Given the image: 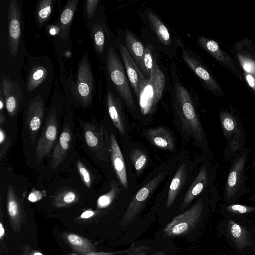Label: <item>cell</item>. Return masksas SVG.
<instances>
[{
	"label": "cell",
	"mask_w": 255,
	"mask_h": 255,
	"mask_svg": "<svg viewBox=\"0 0 255 255\" xmlns=\"http://www.w3.org/2000/svg\"><path fill=\"white\" fill-rule=\"evenodd\" d=\"M218 231L237 255H250L255 253V228L247 220L224 218L219 223Z\"/></svg>",
	"instance_id": "obj_1"
},
{
	"label": "cell",
	"mask_w": 255,
	"mask_h": 255,
	"mask_svg": "<svg viewBox=\"0 0 255 255\" xmlns=\"http://www.w3.org/2000/svg\"><path fill=\"white\" fill-rule=\"evenodd\" d=\"M250 152V148L245 147L230 161L223 188V203H236L250 192L246 172L249 169L247 162Z\"/></svg>",
	"instance_id": "obj_2"
},
{
	"label": "cell",
	"mask_w": 255,
	"mask_h": 255,
	"mask_svg": "<svg viewBox=\"0 0 255 255\" xmlns=\"http://www.w3.org/2000/svg\"><path fill=\"white\" fill-rule=\"evenodd\" d=\"M175 107L183 129L190 134L205 152L209 150L208 144L200 119L190 95L181 84L175 88Z\"/></svg>",
	"instance_id": "obj_3"
},
{
	"label": "cell",
	"mask_w": 255,
	"mask_h": 255,
	"mask_svg": "<svg viewBox=\"0 0 255 255\" xmlns=\"http://www.w3.org/2000/svg\"><path fill=\"white\" fill-rule=\"evenodd\" d=\"M219 117L223 136L227 142L224 150V159L226 162H229L245 148L247 134L242 124L231 113L222 112Z\"/></svg>",
	"instance_id": "obj_4"
},
{
	"label": "cell",
	"mask_w": 255,
	"mask_h": 255,
	"mask_svg": "<svg viewBox=\"0 0 255 255\" xmlns=\"http://www.w3.org/2000/svg\"><path fill=\"white\" fill-rule=\"evenodd\" d=\"M165 85V79L157 63L154 65L149 78L140 87L137 98L141 112L144 115L155 110L161 99Z\"/></svg>",
	"instance_id": "obj_5"
},
{
	"label": "cell",
	"mask_w": 255,
	"mask_h": 255,
	"mask_svg": "<svg viewBox=\"0 0 255 255\" xmlns=\"http://www.w3.org/2000/svg\"><path fill=\"white\" fill-rule=\"evenodd\" d=\"M107 70L116 90L126 105L131 110L135 108L133 96L123 66L115 50L109 47L107 56Z\"/></svg>",
	"instance_id": "obj_6"
},
{
	"label": "cell",
	"mask_w": 255,
	"mask_h": 255,
	"mask_svg": "<svg viewBox=\"0 0 255 255\" xmlns=\"http://www.w3.org/2000/svg\"><path fill=\"white\" fill-rule=\"evenodd\" d=\"M204 209L202 198L183 213L176 216L164 228L163 232L169 237L182 236L193 230L201 221Z\"/></svg>",
	"instance_id": "obj_7"
},
{
	"label": "cell",
	"mask_w": 255,
	"mask_h": 255,
	"mask_svg": "<svg viewBox=\"0 0 255 255\" xmlns=\"http://www.w3.org/2000/svg\"><path fill=\"white\" fill-rule=\"evenodd\" d=\"M165 175L166 172L159 173L136 193L122 218V225L127 226L134 220L144 207L153 192L164 179Z\"/></svg>",
	"instance_id": "obj_8"
},
{
	"label": "cell",
	"mask_w": 255,
	"mask_h": 255,
	"mask_svg": "<svg viewBox=\"0 0 255 255\" xmlns=\"http://www.w3.org/2000/svg\"><path fill=\"white\" fill-rule=\"evenodd\" d=\"M58 133V121L56 112L52 109L46 120L44 127L37 141L35 156L38 163L49 155L56 142Z\"/></svg>",
	"instance_id": "obj_9"
},
{
	"label": "cell",
	"mask_w": 255,
	"mask_h": 255,
	"mask_svg": "<svg viewBox=\"0 0 255 255\" xmlns=\"http://www.w3.org/2000/svg\"><path fill=\"white\" fill-rule=\"evenodd\" d=\"M93 87V76L88 56L85 53L78 64L76 85L78 95L83 106L91 103Z\"/></svg>",
	"instance_id": "obj_10"
},
{
	"label": "cell",
	"mask_w": 255,
	"mask_h": 255,
	"mask_svg": "<svg viewBox=\"0 0 255 255\" xmlns=\"http://www.w3.org/2000/svg\"><path fill=\"white\" fill-rule=\"evenodd\" d=\"M84 138L92 151L104 159L108 151L107 132L103 127L94 123L83 124Z\"/></svg>",
	"instance_id": "obj_11"
},
{
	"label": "cell",
	"mask_w": 255,
	"mask_h": 255,
	"mask_svg": "<svg viewBox=\"0 0 255 255\" xmlns=\"http://www.w3.org/2000/svg\"><path fill=\"white\" fill-rule=\"evenodd\" d=\"M215 177V169L211 168L210 165L207 163H203L188 190L180 209L183 210L214 181Z\"/></svg>",
	"instance_id": "obj_12"
},
{
	"label": "cell",
	"mask_w": 255,
	"mask_h": 255,
	"mask_svg": "<svg viewBox=\"0 0 255 255\" xmlns=\"http://www.w3.org/2000/svg\"><path fill=\"white\" fill-rule=\"evenodd\" d=\"M20 9L15 0H10L8 6V46L10 53L16 55L21 36Z\"/></svg>",
	"instance_id": "obj_13"
},
{
	"label": "cell",
	"mask_w": 255,
	"mask_h": 255,
	"mask_svg": "<svg viewBox=\"0 0 255 255\" xmlns=\"http://www.w3.org/2000/svg\"><path fill=\"white\" fill-rule=\"evenodd\" d=\"M119 50L128 78L137 97L139 94L140 87L147 77L142 72L127 47L120 44Z\"/></svg>",
	"instance_id": "obj_14"
},
{
	"label": "cell",
	"mask_w": 255,
	"mask_h": 255,
	"mask_svg": "<svg viewBox=\"0 0 255 255\" xmlns=\"http://www.w3.org/2000/svg\"><path fill=\"white\" fill-rule=\"evenodd\" d=\"M44 113V104L40 96L30 102L26 116L25 125L33 144L41 127Z\"/></svg>",
	"instance_id": "obj_15"
},
{
	"label": "cell",
	"mask_w": 255,
	"mask_h": 255,
	"mask_svg": "<svg viewBox=\"0 0 255 255\" xmlns=\"http://www.w3.org/2000/svg\"><path fill=\"white\" fill-rule=\"evenodd\" d=\"M108 151L110 153L111 163L120 184L124 188L128 187L126 167L124 157L115 136L110 134L108 142Z\"/></svg>",
	"instance_id": "obj_16"
},
{
	"label": "cell",
	"mask_w": 255,
	"mask_h": 255,
	"mask_svg": "<svg viewBox=\"0 0 255 255\" xmlns=\"http://www.w3.org/2000/svg\"><path fill=\"white\" fill-rule=\"evenodd\" d=\"M72 132L70 126L66 124L53 152L51 167L55 169L62 163L70 147Z\"/></svg>",
	"instance_id": "obj_17"
},
{
	"label": "cell",
	"mask_w": 255,
	"mask_h": 255,
	"mask_svg": "<svg viewBox=\"0 0 255 255\" xmlns=\"http://www.w3.org/2000/svg\"><path fill=\"white\" fill-rule=\"evenodd\" d=\"M125 39L128 50L143 74L147 78H149L150 75L144 64L145 47L143 43L129 30H127L125 32Z\"/></svg>",
	"instance_id": "obj_18"
},
{
	"label": "cell",
	"mask_w": 255,
	"mask_h": 255,
	"mask_svg": "<svg viewBox=\"0 0 255 255\" xmlns=\"http://www.w3.org/2000/svg\"><path fill=\"white\" fill-rule=\"evenodd\" d=\"M221 215L226 218L236 220H247L248 218L255 213V205H249L236 203L220 204Z\"/></svg>",
	"instance_id": "obj_19"
},
{
	"label": "cell",
	"mask_w": 255,
	"mask_h": 255,
	"mask_svg": "<svg viewBox=\"0 0 255 255\" xmlns=\"http://www.w3.org/2000/svg\"><path fill=\"white\" fill-rule=\"evenodd\" d=\"M146 136L154 146L165 150H173L175 147L174 140L169 131L159 127L147 130Z\"/></svg>",
	"instance_id": "obj_20"
},
{
	"label": "cell",
	"mask_w": 255,
	"mask_h": 255,
	"mask_svg": "<svg viewBox=\"0 0 255 255\" xmlns=\"http://www.w3.org/2000/svg\"><path fill=\"white\" fill-rule=\"evenodd\" d=\"M7 207L8 215L13 228L17 230L21 226L22 209L20 199L14 188L9 185L7 189Z\"/></svg>",
	"instance_id": "obj_21"
},
{
	"label": "cell",
	"mask_w": 255,
	"mask_h": 255,
	"mask_svg": "<svg viewBox=\"0 0 255 255\" xmlns=\"http://www.w3.org/2000/svg\"><path fill=\"white\" fill-rule=\"evenodd\" d=\"M1 80L6 108L10 116H13L17 111L21 95L17 92L15 83L8 78L2 75Z\"/></svg>",
	"instance_id": "obj_22"
},
{
	"label": "cell",
	"mask_w": 255,
	"mask_h": 255,
	"mask_svg": "<svg viewBox=\"0 0 255 255\" xmlns=\"http://www.w3.org/2000/svg\"><path fill=\"white\" fill-rule=\"evenodd\" d=\"M107 106L110 117L118 131L125 132L124 115L120 100L109 91L107 94Z\"/></svg>",
	"instance_id": "obj_23"
},
{
	"label": "cell",
	"mask_w": 255,
	"mask_h": 255,
	"mask_svg": "<svg viewBox=\"0 0 255 255\" xmlns=\"http://www.w3.org/2000/svg\"><path fill=\"white\" fill-rule=\"evenodd\" d=\"M187 169L184 163L178 169L170 183L166 201V208H169L174 202L186 178Z\"/></svg>",
	"instance_id": "obj_24"
},
{
	"label": "cell",
	"mask_w": 255,
	"mask_h": 255,
	"mask_svg": "<svg viewBox=\"0 0 255 255\" xmlns=\"http://www.w3.org/2000/svg\"><path fill=\"white\" fill-rule=\"evenodd\" d=\"M182 57L186 64L199 78L210 86H214L209 72L185 49L182 51Z\"/></svg>",
	"instance_id": "obj_25"
},
{
	"label": "cell",
	"mask_w": 255,
	"mask_h": 255,
	"mask_svg": "<svg viewBox=\"0 0 255 255\" xmlns=\"http://www.w3.org/2000/svg\"><path fill=\"white\" fill-rule=\"evenodd\" d=\"M65 236L71 246L78 253L84 255L96 252L95 247L88 239L73 233L67 234Z\"/></svg>",
	"instance_id": "obj_26"
},
{
	"label": "cell",
	"mask_w": 255,
	"mask_h": 255,
	"mask_svg": "<svg viewBox=\"0 0 255 255\" xmlns=\"http://www.w3.org/2000/svg\"><path fill=\"white\" fill-rule=\"evenodd\" d=\"M149 21L154 31L161 42L165 45L171 43V37L169 31L159 17L152 12H148Z\"/></svg>",
	"instance_id": "obj_27"
},
{
	"label": "cell",
	"mask_w": 255,
	"mask_h": 255,
	"mask_svg": "<svg viewBox=\"0 0 255 255\" xmlns=\"http://www.w3.org/2000/svg\"><path fill=\"white\" fill-rule=\"evenodd\" d=\"M79 195L74 190L66 189L57 194L53 198V204L57 207L66 206L77 202Z\"/></svg>",
	"instance_id": "obj_28"
},
{
	"label": "cell",
	"mask_w": 255,
	"mask_h": 255,
	"mask_svg": "<svg viewBox=\"0 0 255 255\" xmlns=\"http://www.w3.org/2000/svg\"><path fill=\"white\" fill-rule=\"evenodd\" d=\"M48 74L47 69L42 66H37L32 70L29 75L27 89L29 92L34 90L45 79Z\"/></svg>",
	"instance_id": "obj_29"
},
{
	"label": "cell",
	"mask_w": 255,
	"mask_h": 255,
	"mask_svg": "<svg viewBox=\"0 0 255 255\" xmlns=\"http://www.w3.org/2000/svg\"><path fill=\"white\" fill-rule=\"evenodd\" d=\"M120 191L118 183L113 180L110 184V190L106 194L100 196L97 201L98 208L102 209L108 207L113 202Z\"/></svg>",
	"instance_id": "obj_30"
},
{
	"label": "cell",
	"mask_w": 255,
	"mask_h": 255,
	"mask_svg": "<svg viewBox=\"0 0 255 255\" xmlns=\"http://www.w3.org/2000/svg\"><path fill=\"white\" fill-rule=\"evenodd\" d=\"M129 157L132 162L136 173L140 174L144 170L147 163V156L141 149L134 148L129 153Z\"/></svg>",
	"instance_id": "obj_31"
},
{
	"label": "cell",
	"mask_w": 255,
	"mask_h": 255,
	"mask_svg": "<svg viewBox=\"0 0 255 255\" xmlns=\"http://www.w3.org/2000/svg\"><path fill=\"white\" fill-rule=\"evenodd\" d=\"M53 0H41L37 6L36 17L39 25L44 24L49 18L52 10Z\"/></svg>",
	"instance_id": "obj_32"
},
{
	"label": "cell",
	"mask_w": 255,
	"mask_h": 255,
	"mask_svg": "<svg viewBox=\"0 0 255 255\" xmlns=\"http://www.w3.org/2000/svg\"><path fill=\"white\" fill-rule=\"evenodd\" d=\"M78 1V0L68 1L60 17L62 29L67 26L72 21Z\"/></svg>",
	"instance_id": "obj_33"
},
{
	"label": "cell",
	"mask_w": 255,
	"mask_h": 255,
	"mask_svg": "<svg viewBox=\"0 0 255 255\" xmlns=\"http://www.w3.org/2000/svg\"><path fill=\"white\" fill-rule=\"evenodd\" d=\"M150 247L145 246V245H141L139 246H132L129 248L120 251H117L113 252H91L86 254L82 255H116L122 253H138L140 252H144L146 250L150 249ZM68 255H79L76 254H71Z\"/></svg>",
	"instance_id": "obj_34"
},
{
	"label": "cell",
	"mask_w": 255,
	"mask_h": 255,
	"mask_svg": "<svg viewBox=\"0 0 255 255\" xmlns=\"http://www.w3.org/2000/svg\"><path fill=\"white\" fill-rule=\"evenodd\" d=\"M93 32V39L97 52L101 54L103 51L105 44V36L102 28L98 26H95Z\"/></svg>",
	"instance_id": "obj_35"
},
{
	"label": "cell",
	"mask_w": 255,
	"mask_h": 255,
	"mask_svg": "<svg viewBox=\"0 0 255 255\" xmlns=\"http://www.w3.org/2000/svg\"><path fill=\"white\" fill-rule=\"evenodd\" d=\"M77 167L83 182L87 187L90 188L92 185V179L89 170L80 161L77 162Z\"/></svg>",
	"instance_id": "obj_36"
},
{
	"label": "cell",
	"mask_w": 255,
	"mask_h": 255,
	"mask_svg": "<svg viewBox=\"0 0 255 255\" xmlns=\"http://www.w3.org/2000/svg\"><path fill=\"white\" fill-rule=\"evenodd\" d=\"M153 56V52L150 46L148 45L147 46L145 47L144 64L149 75H150L151 71L156 63Z\"/></svg>",
	"instance_id": "obj_37"
},
{
	"label": "cell",
	"mask_w": 255,
	"mask_h": 255,
	"mask_svg": "<svg viewBox=\"0 0 255 255\" xmlns=\"http://www.w3.org/2000/svg\"><path fill=\"white\" fill-rule=\"evenodd\" d=\"M99 2L98 0H86V11L89 18L93 16Z\"/></svg>",
	"instance_id": "obj_38"
},
{
	"label": "cell",
	"mask_w": 255,
	"mask_h": 255,
	"mask_svg": "<svg viewBox=\"0 0 255 255\" xmlns=\"http://www.w3.org/2000/svg\"><path fill=\"white\" fill-rule=\"evenodd\" d=\"M42 194L38 191H34L30 193L28 196V200L31 202H35L41 199Z\"/></svg>",
	"instance_id": "obj_39"
},
{
	"label": "cell",
	"mask_w": 255,
	"mask_h": 255,
	"mask_svg": "<svg viewBox=\"0 0 255 255\" xmlns=\"http://www.w3.org/2000/svg\"><path fill=\"white\" fill-rule=\"evenodd\" d=\"M244 70L247 72H252L254 69V65L248 61H246L243 64Z\"/></svg>",
	"instance_id": "obj_40"
},
{
	"label": "cell",
	"mask_w": 255,
	"mask_h": 255,
	"mask_svg": "<svg viewBox=\"0 0 255 255\" xmlns=\"http://www.w3.org/2000/svg\"><path fill=\"white\" fill-rule=\"evenodd\" d=\"M95 213V212L92 210H87L82 213L80 216V217L83 219H88L94 216Z\"/></svg>",
	"instance_id": "obj_41"
},
{
	"label": "cell",
	"mask_w": 255,
	"mask_h": 255,
	"mask_svg": "<svg viewBox=\"0 0 255 255\" xmlns=\"http://www.w3.org/2000/svg\"><path fill=\"white\" fill-rule=\"evenodd\" d=\"M6 134L4 131V130L2 129V127H0V144L1 146V147L3 146V144L5 143L6 141Z\"/></svg>",
	"instance_id": "obj_42"
},
{
	"label": "cell",
	"mask_w": 255,
	"mask_h": 255,
	"mask_svg": "<svg viewBox=\"0 0 255 255\" xmlns=\"http://www.w3.org/2000/svg\"><path fill=\"white\" fill-rule=\"evenodd\" d=\"M246 80L249 85L252 88H254L255 86V80L250 75H246Z\"/></svg>",
	"instance_id": "obj_43"
},
{
	"label": "cell",
	"mask_w": 255,
	"mask_h": 255,
	"mask_svg": "<svg viewBox=\"0 0 255 255\" xmlns=\"http://www.w3.org/2000/svg\"><path fill=\"white\" fill-rule=\"evenodd\" d=\"M5 121V116L2 114V112H0V127H2V124L4 123Z\"/></svg>",
	"instance_id": "obj_44"
},
{
	"label": "cell",
	"mask_w": 255,
	"mask_h": 255,
	"mask_svg": "<svg viewBox=\"0 0 255 255\" xmlns=\"http://www.w3.org/2000/svg\"><path fill=\"white\" fill-rule=\"evenodd\" d=\"M0 112H2L3 109L4 108V102L2 97L1 91H0Z\"/></svg>",
	"instance_id": "obj_45"
},
{
	"label": "cell",
	"mask_w": 255,
	"mask_h": 255,
	"mask_svg": "<svg viewBox=\"0 0 255 255\" xmlns=\"http://www.w3.org/2000/svg\"><path fill=\"white\" fill-rule=\"evenodd\" d=\"M4 234V229L1 223H0V237L1 238Z\"/></svg>",
	"instance_id": "obj_46"
},
{
	"label": "cell",
	"mask_w": 255,
	"mask_h": 255,
	"mask_svg": "<svg viewBox=\"0 0 255 255\" xmlns=\"http://www.w3.org/2000/svg\"><path fill=\"white\" fill-rule=\"evenodd\" d=\"M248 199L251 202H255V193L252 195L249 196L248 198Z\"/></svg>",
	"instance_id": "obj_47"
},
{
	"label": "cell",
	"mask_w": 255,
	"mask_h": 255,
	"mask_svg": "<svg viewBox=\"0 0 255 255\" xmlns=\"http://www.w3.org/2000/svg\"><path fill=\"white\" fill-rule=\"evenodd\" d=\"M152 255H165V251H160L155 252Z\"/></svg>",
	"instance_id": "obj_48"
},
{
	"label": "cell",
	"mask_w": 255,
	"mask_h": 255,
	"mask_svg": "<svg viewBox=\"0 0 255 255\" xmlns=\"http://www.w3.org/2000/svg\"><path fill=\"white\" fill-rule=\"evenodd\" d=\"M127 255H146V252H138V253H137L136 254H129Z\"/></svg>",
	"instance_id": "obj_49"
},
{
	"label": "cell",
	"mask_w": 255,
	"mask_h": 255,
	"mask_svg": "<svg viewBox=\"0 0 255 255\" xmlns=\"http://www.w3.org/2000/svg\"><path fill=\"white\" fill-rule=\"evenodd\" d=\"M251 167L254 170H255V155L254 156V157L253 158L252 162V164H251Z\"/></svg>",
	"instance_id": "obj_50"
},
{
	"label": "cell",
	"mask_w": 255,
	"mask_h": 255,
	"mask_svg": "<svg viewBox=\"0 0 255 255\" xmlns=\"http://www.w3.org/2000/svg\"><path fill=\"white\" fill-rule=\"evenodd\" d=\"M32 255H43L41 253L36 251V252H34L32 254Z\"/></svg>",
	"instance_id": "obj_51"
},
{
	"label": "cell",
	"mask_w": 255,
	"mask_h": 255,
	"mask_svg": "<svg viewBox=\"0 0 255 255\" xmlns=\"http://www.w3.org/2000/svg\"><path fill=\"white\" fill-rule=\"evenodd\" d=\"M250 255H255V253H253V254H251Z\"/></svg>",
	"instance_id": "obj_52"
}]
</instances>
